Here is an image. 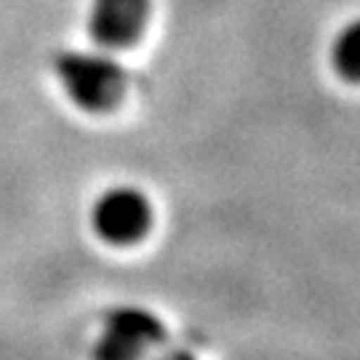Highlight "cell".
I'll use <instances>...</instances> for the list:
<instances>
[{
    "label": "cell",
    "instance_id": "3",
    "mask_svg": "<svg viewBox=\"0 0 360 360\" xmlns=\"http://www.w3.org/2000/svg\"><path fill=\"white\" fill-rule=\"evenodd\" d=\"M91 227L110 245L139 243L153 227V203L136 187H110L91 206Z\"/></svg>",
    "mask_w": 360,
    "mask_h": 360
},
{
    "label": "cell",
    "instance_id": "5",
    "mask_svg": "<svg viewBox=\"0 0 360 360\" xmlns=\"http://www.w3.org/2000/svg\"><path fill=\"white\" fill-rule=\"evenodd\" d=\"M331 67L347 83H360V16L349 19L331 43Z\"/></svg>",
    "mask_w": 360,
    "mask_h": 360
},
{
    "label": "cell",
    "instance_id": "1",
    "mask_svg": "<svg viewBox=\"0 0 360 360\" xmlns=\"http://www.w3.org/2000/svg\"><path fill=\"white\" fill-rule=\"evenodd\" d=\"M53 72L70 102L86 112H110L123 102L129 75L107 51H62Z\"/></svg>",
    "mask_w": 360,
    "mask_h": 360
},
{
    "label": "cell",
    "instance_id": "4",
    "mask_svg": "<svg viewBox=\"0 0 360 360\" xmlns=\"http://www.w3.org/2000/svg\"><path fill=\"white\" fill-rule=\"evenodd\" d=\"M150 0H91L89 32L99 49H129L142 38L150 22Z\"/></svg>",
    "mask_w": 360,
    "mask_h": 360
},
{
    "label": "cell",
    "instance_id": "6",
    "mask_svg": "<svg viewBox=\"0 0 360 360\" xmlns=\"http://www.w3.org/2000/svg\"><path fill=\"white\" fill-rule=\"evenodd\" d=\"M155 360H198L193 352H187V349H166V352H160Z\"/></svg>",
    "mask_w": 360,
    "mask_h": 360
},
{
    "label": "cell",
    "instance_id": "2",
    "mask_svg": "<svg viewBox=\"0 0 360 360\" xmlns=\"http://www.w3.org/2000/svg\"><path fill=\"white\" fill-rule=\"evenodd\" d=\"M166 342V326L153 309L123 304L104 315L91 358L94 360H147Z\"/></svg>",
    "mask_w": 360,
    "mask_h": 360
}]
</instances>
